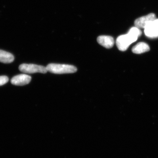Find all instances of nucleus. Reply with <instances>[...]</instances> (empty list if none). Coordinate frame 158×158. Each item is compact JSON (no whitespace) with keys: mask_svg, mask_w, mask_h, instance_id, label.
<instances>
[{"mask_svg":"<svg viewBox=\"0 0 158 158\" xmlns=\"http://www.w3.org/2000/svg\"><path fill=\"white\" fill-rule=\"evenodd\" d=\"M48 71L55 74L74 73L77 71V68L72 65L51 63L46 66Z\"/></svg>","mask_w":158,"mask_h":158,"instance_id":"f257e3e1","label":"nucleus"},{"mask_svg":"<svg viewBox=\"0 0 158 158\" xmlns=\"http://www.w3.org/2000/svg\"><path fill=\"white\" fill-rule=\"evenodd\" d=\"M156 19L155 14L150 13L146 16H142L136 19L135 22V26L139 29H144L150 23Z\"/></svg>","mask_w":158,"mask_h":158,"instance_id":"39448f33","label":"nucleus"},{"mask_svg":"<svg viewBox=\"0 0 158 158\" xmlns=\"http://www.w3.org/2000/svg\"><path fill=\"white\" fill-rule=\"evenodd\" d=\"M31 80V77L25 74H21L13 77L11 79V83L16 86H23L27 85Z\"/></svg>","mask_w":158,"mask_h":158,"instance_id":"423d86ee","label":"nucleus"},{"mask_svg":"<svg viewBox=\"0 0 158 158\" xmlns=\"http://www.w3.org/2000/svg\"><path fill=\"white\" fill-rule=\"evenodd\" d=\"M19 70L25 73H45L48 72L46 67L42 65L32 64H23L19 65Z\"/></svg>","mask_w":158,"mask_h":158,"instance_id":"7ed1b4c3","label":"nucleus"},{"mask_svg":"<svg viewBox=\"0 0 158 158\" xmlns=\"http://www.w3.org/2000/svg\"><path fill=\"white\" fill-rule=\"evenodd\" d=\"M14 56L11 53L0 50V62L10 63L14 61Z\"/></svg>","mask_w":158,"mask_h":158,"instance_id":"1a4fd4ad","label":"nucleus"},{"mask_svg":"<svg viewBox=\"0 0 158 158\" xmlns=\"http://www.w3.org/2000/svg\"><path fill=\"white\" fill-rule=\"evenodd\" d=\"M138 37L128 32V34L120 35L117 37L116 44L119 50L125 51L132 43L138 40Z\"/></svg>","mask_w":158,"mask_h":158,"instance_id":"f03ea898","label":"nucleus"},{"mask_svg":"<svg viewBox=\"0 0 158 158\" xmlns=\"http://www.w3.org/2000/svg\"><path fill=\"white\" fill-rule=\"evenodd\" d=\"M144 34L149 38L158 37V19L154 20L144 28Z\"/></svg>","mask_w":158,"mask_h":158,"instance_id":"20e7f679","label":"nucleus"},{"mask_svg":"<svg viewBox=\"0 0 158 158\" xmlns=\"http://www.w3.org/2000/svg\"><path fill=\"white\" fill-rule=\"evenodd\" d=\"M9 79L8 77L6 76H0V86L5 85L9 81Z\"/></svg>","mask_w":158,"mask_h":158,"instance_id":"9d476101","label":"nucleus"},{"mask_svg":"<svg viewBox=\"0 0 158 158\" xmlns=\"http://www.w3.org/2000/svg\"><path fill=\"white\" fill-rule=\"evenodd\" d=\"M97 41L99 44L107 49L113 47L115 43L113 37L106 35L99 36L97 38Z\"/></svg>","mask_w":158,"mask_h":158,"instance_id":"0eeeda50","label":"nucleus"},{"mask_svg":"<svg viewBox=\"0 0 158 158\" xmlns=\"http://www.w3.org/2000/svg\"><path fill=\"white\" fill-rule=\"evenodd\" d=\"M150 50L149 46L144 42H139L133 48L132 51L134 53L141 54Z\"/></svg>","mask_w":158,"mask_h":158,"instance_id":"6e6552de","label":"nucleus"}]
</instances>
